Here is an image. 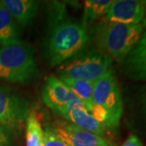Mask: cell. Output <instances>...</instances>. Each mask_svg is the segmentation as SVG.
Segmentation results:
<instances>
[{
    "label": "cell",
    "instance_id": "obj_1",
    "mask_svg": "<svg viewBox=\"0 0 146 146\" xmlns=\"http://www.w3.org/2000/svg\"><path fill=\"white\" fill-rule=\"evenodd\" d=\"M50 10L46 56L50 65L54 67L83 52L89 35L81 23L67 17L62 3H54Z\"/></svg>",
    "mask_w": 146,
    "mask_h": 146
},
{
    "label": "cell",
    "instance_id": "obj_2",
    "mask_svg": "<svg viewBox=\"0 0 146 146\" xmlns=\"http://www.w3.org/2000/svg\"><path fill=\"white\" fill-rule=\"evenodd\" d=\"M144 31L142 24L124 25L111 22L103 17L94 26V42L98 50L122 64Z\"/></svg>",
    "mask_w": 146,
    "mask_h": 146
},
{
    "label": "cell",
    "instance_id": "obj_3",
    "mask_svg": "<svg viewBox=\"0 0 146 146\" xmlns=\"http://www.w3.org/2000/svg\"><path fill=\"white\" fill-rule=\"evenodd\" d=\"M40 74L35 60V50L20 41L0 48V80L10 83L33 82Z\"/></svg>",
    "mask_w": 146,
    "mask_h": 146
},
{
    "label": "cell",
    "instance_id": "obj_4",
    "mask_svg": "<svg viewBox=\"0 0 146 146\" xmlns=\"http://www.w3.org/2000/svg\"><path fill=\"white\" fill-rule=\"evenodd\" d=\"M113 60L98 50L81 52L58 65V78L80 80L95 83L113 71Z\"/></svg>",
    "mask_w": 146,
    "mask_h": 146
},
{
    "label": "cell",
    "instance_id": "obj_5",
    "mask_svg": "<svg viewBox=\"0 0 146 146\" xmlns=\"http://www.w3.org/2000/svg\"><path fill=\"white\" fill-rule=\"evenodd\" d=\"M93 102L107 115L108 130H116L123 113V103L114 71L94 83Z\"/></svg>",
    "mask_w": 146,
    "mask_h": 146
},
{
    "label": "cell",
    "instance_id": "obj_6",
    "mask_svg": "<svg viewBox=\"0 0 146 146\" xmlns=\"http://www.w3.org/2000/svg\"><path fill=\"white\" fill-rule=\"evenodd\" d=\"M30 104L7 86L0 85V127L20 134L25 127Z\"/></svg>",
    "mask_w": 146,
    "mask_h": 146
},
{
    "label": "cell",
    "instance_id": "obj_7",
    "mask_svg": "<svg viewBox=\"0 0 146 146\" xmlns=\"http://www.w3.org/2000/svg\"><path fill=\"white\" fill-rule=\"evenodd\" d=\"M55 134L68 146H114L105 137L79 128L68 121H56L52 127Z\"/></svg>",
    "mask_w": 146,
    "mask_h": 146
},
{
    "label": "cell",
    "instance_id": "obj_8",
    "mask_svg": "<svg viewBox=\"0 0 146 146\" xmlns=\"http://www.w3.org/2000/svg\"><path fill=\"white\" fill-rule=\"evenodd\" d=\"M146 11V0H113L105 19L124 25L141 24Z\"/></svg>",
    "mask_w": 146,
    "mask_h": 146
},
{
    "label": "cell",
    "instance_id": "obj_9",
    "mask_svg": "<svg viewBox=\"0 0 146 146\" xmlns=\"http://www.w3.org/2000/svg\"><path fill=\"white\" fill-rule=\"evenodd\" d=\"M76 96L66 84L55 76L46 79L42 92V98L47 107L58 113L64 106Z\"/></svg>",
    "mask_w": 146,
    "mask_h": 146
},
{
    "label": "cell",
    "instance_id": "obj_10",
    "mask_svg": "<svg viewBox=\"0 0 146 146\" xmlns=\"http://www.w3.org/2000/svg\"><path fill=\"white\" fill-rule=\"evenodd\" d=\"M122 71L129 80H146V30L122 63Z\"/></svg>",
    "mask_w": 146,
    "mask_h": 146
},
{
    "label": "cell",
    "instance_id": "obj_11",
    "mask_svg": "<svg viewBox=\"0 0 146 146\" xmlns=\"http://www.w3.org/2000/svg\"><path fill=\"white\" fill-rule=\"evenodd\" d=\"M0 3L20 25L24 27L33 23L39 7V2L33 0H3Z\"/></svg>",
    "mask_w": 146,
    "mask_h": 146
},
{
    "label": "cell",
    "instance_id": "obj_12",
    "mask_svg": "<svg viewBox=\"0 0 146 146\" xmlns=\"http://www.w3.org/2000/svg\"><path fill=\"white\" fill-rule=\"evenodd\" d=\"M68 122L79 128L104 137V135L108 131L103 124L99 123L89 113L86 108L80 107L71 110L61 115Z\"/></svg>",
    "mask_w": 146,
    "mask_h": 146
},
{
    "label": "cell",
    "instance_id": "obj_13",
    "mask_svg": "<svg viewBox=\"0 0 146 146\" xmlns=\"http://www.w3.org/2000/svg\"><path fill=\"white\" fill-rule=\"evenodd\" d=\"M21 41L20 25L0 3V46Z\"/></svg>",
    "mask_w": 146,
    "mask_h": 146
},
{
    "label": "cell",
    "instance_id": "obj_14",
    "mask_svg": "<svg viewBox=\"0 0 146 146\" xmlns=\"http://www.w3.org/2000/svg\"><path fill=\"white\" fill-rule=\"evenodd\" d=\"M113 0H86L84 2L81 24L85 29L105 17Z\"/></svg>",
    "mask_w": 146,
    "mask_h": 146
},
{
    "label": "cell",
    "instance_id": "obj_15",
    "mask_svg": "<svg viewBox=\"0 0 146 146\" xmlns=\"http://www.w3.org/2000/svg\"><path fill=\"white\" fill-rule=\"evenodd\" d=\"M68 85L72 93L79 99L81 100L87 110L91 114L93 109V92H94V83L80 80H72L68 78H59Z\"/></svg>",
    "mask_w": 146,
    "mask_h": 146
},
{
    "label": "cell",
    "instance_id": "obj_16",
    "mask_svg": "<svg viewBox=\"0 0 146 146\" xmlns=\"http://www.w3.org/2000/svg\"><path fill=\"white\" fill-rule=\"evenodd\" d=\"M25 138L26 146H35L36 144L43 141L44 130L42 129L40 121L36 114L30 111L25 123Z\"/></svg>",
    "mask_w": 146,
    "mask_h": 146
},
{
    "label": "cell",
    "instance_id": "obj_17",
    "mask_svg": "<svg viewBox=\"0 0 146 146\" xmlns=\"http://www.w3.org/2000/svg\"><path fill=\"white\" fill-rule=\"evenodd\" d=\"M44 146H68L55 134L51 126L46 125L44 129Z\"/></svg>",
    "mask_w": 146,
    "mask_h": 146
},
{
    "label": "cell",
    "instance_id": "obj_18",
    "mask_svg": "<svg viewBox=\"0 0 146 146\" xmlns=\"http://www.w3.org/2000/svg\"><path fill=\"white\" fill-rule=\"evenodd\" d=\"M138 107L140 110V114L146 125V85L141 88L138 98Z\"/></svg>",
    "mask_w": 146,
    "mask_h": 146
},
{
    "label": "cell",
    "instance_id": "obj_19",
    "mask_svg": "<svg viewBox=\"0 0 146 146\" xmlns=\"http://www.w3.org/2000/svg\"><path fill=\"white\" fill-rule=\"evenodd\" d=\"M12 133L3 127H0V146H11Z\"/></svg>",
    "mask_w": 146,
    "mask_h": 146
},
{
    "label": "cell",
    "instance_id": "obj_20",
    "mask_svg": "<svg viewBox=\"0 0 146 146\" xmlns=\"http://www.w3.org/2000/svg\"><path fill=\"white\" fill-rule=\"evenodd\" d=\"M114 146H143V143L141 139L135 134H131L121 145Z\"/></svg>",
    "mask_w": 146,
    "mask_h": 146
},
{
    "label": "cell",
    "instance_id": "obj_21",
    "mask_svg": "<svg viewBox=\"0 0 146 146\" xmlns=\"http://www.w3.org/2000/svg\"><path fill=\"white\" fill-rule=\"evenodd\" d=\"M141 24L143 25L145 30H146V11H145V16H144V19H143V21H142V23H141Z\"/></svg>",
    "mask_w": 146,
    "mask_h": 146
},
{
    "label": "cell",
    "instance_id": "obj_22",
    "mask_svg": "<svg viewBox=\"0 0 146 146\" xmlns=\"http://www.w3.org/2000/svg\"><path fill=\"white\" fill-rule=\"evenodd\" d=\"M35 146H44V142H43V141H41V142H39L38 144H36Z\"/></svg>",
    "mask_w": 146,
    "mask_h": 146
}]
</instances>
